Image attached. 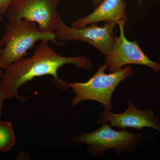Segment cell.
<instances>
[{"instance_id":"obj_1","label":"cell","mask_w":160,"mask_h":160,"mask_svg":"<svg viewBox=\"0 0 160 160\" xmlns=\"http://www.w3.org/2000/svg\"><path fill=\"white\" fill-rule=\"evenodd\" d=\"M49 42L42 40L34 49L30 58L23 57L9 66L0 80V89H2L6 99L16 98L25 102L18 92L19 88L35 78L50 75L56 86L62 91L69 89L68 83L59 78L58 70L64 65L72 64L77 68L91 69L93 64L90 59L83 56H63L49 46Z\"/></svg>"},{"instance_id":"obj_2","label":"cell","mask_w":160,"mask_h":160,"mask_svg":"<svg viewBox=\"0 0 160 160\" xmlns=\"http://www.w3.org/2000/svg\"><path fill=\"white\" fill-rule=\"evenodd\" d=\"M48 41L61 46L54 33L44 32L38 24L30 20L22 19L7 20L4 32L0 39L2 46L0 53V68L5 70L18 60L24 57L27 52L39 41Z\"/></svg>"},{"instance_id":"obj_3","label":"cell","mask_w":160,"mask_h":160,"mask_svg":"<svg viewBox=\"0 0 160 160\" xmlns=\"http://www.w3.org/2000/svg\"><path fill=\"white\" fill-rule=\"evenodd\" d=\"M105 64L99 66L97 71L85 82L68 83L69 88L75 93L70 102L71 106H77L85 101H93L100 103L106 110L113 109L112 97L121 82L133 75L130 66H125L116 72L106 74Z\"/></svg>"},{"instance_id":"obj_4","label":"cell","mask_w":160,"mask_h":160,"mask_svg":"<svg viewBox=\"0 0 160 160\" xmlns=\"http://www.w3.org/2000/svg\"><path fill=\"white\" fill-rule=\"evenodd\" d=\"M142 137L141 132L132 133L125 129L115 130L106 123L94 131L73 137L70 143L87 145V151L95 157L104 156L110 149L113 150L117 156H120L123 151L130 153L134 152L137 146L142 144Z\"/></svg>"},{"instance_id":"obj_5","label":"cell","mask_w":160,"mask_h":160,"mask_svg":"<svg viewBox=\"0 0 160 160\" xmlns=\"http://www.w3.org/2000/svg\"><path fill=\"white\" fill-rule=\"evenodd\" d=\"M117 25V22H106L101 27L93 23L89 26L73 28L67 26L58 13L55 34L58 41L78 40L85 42L94 46L102 54L106 56L111 50L116 38L113 29Z\"/></svg>"},{"instance_id":"obj_6","label":"cell","mask_w":160,"mask_h":160,"mask_svg":"<svg viewBox=\"0 0 160 160\" xmlns=\"http://www.w3.org/2000/svg\"><path fill=\"white\" fill-rule=\"evenodd\" d=\"M60 0H14L6 15L7 20L26 19L37 23L42 31L54 33Z\"/></svg>"},{"instance_id":"obj_7","label":"cell","mask_w":160,"mask_h":160,"mask_svg":"<svg viewBox=\"0 0 160 160\" xmlns=\"http://www.w3.org/2000/svg\"><path fill=\"white\" fill-rule=\"evenodd\" d=\"M126 20L118 22L120 34L115 40L114 44L105 58L106 69L109 73L121 70L129 64L142 65L151 68L156 72L160 71V64L150 60L138 45L136 41L130 42L126 39L124 27Z\"/></svg>"},{"instance_id":"obj_8","label":"cell","mask_w":160,"mask_h":160,"mask_svg":"<svg viewBox=\"0 0 160 160\" xmlns=\"http://www.w3.org/2000/svg\"><path fill=\"white\" fill-rule=\"evenodd\" d=\"M128 107L121 113H115L111 110L104 109L98 114L96 124H109L112 127L125 129L134 128L141 130L144 128H152L160 132L158 119L154 115L151 109L140 110L134 106L131 98L127 101Z\"/></svg>"},{"instance_id":"obj_9","label":"cell","mask_w":160,"mask_h":160,"mask_svg":"<svg viewBox=\"0 0 160 160\" xmlns=\"http://www.w3.org/2000/svg\"><path fill=\"white\" fill-rule=\"evenodd\" d=\"M125 0H104L90 14L72 22L71 27L79 28L99 22H109L127 20Z\"/></svg>"},{"instance_id":"obj_10","label":"cell","mask_w":160,"mask_h":160,"mask_svg":"<svg viewBox=\"0 0 160 160\" xmlns=\"http://www.w3.org/2000/svg\"><path fill=\"white\" fill-rule=\"evenodd\" d=\"M15 136L11 123L0 121V151H9L15 145Z\"/></svg>"},{"instance_id":"obj_11","label":"cell","mask_w":160,"mask_h":160,"mask_svg":"<svg viewBox=\"0 0 160 160\" xmlns=\"http://www.w3.org/2000/svg\"><path fill=\"white\" fill-rule=\"evenodd\" d=\"M14 0H0V12L3 16H6L9 7Z\"/></svg>"},{"instance_id":"obj_12","label":"cell","mask_w":160,"mask_h":160,"mask_svg":"<svg viewBox=\"0 0 160 160\" xmlns=\"http://www.w3.org/2000/svg\"><path fill=\"white\" fill-rule=\"evenodd\" d=\"M6 99L5 93L2 89H0V119L3 114V106L4 100Z\"/></svg>"},{"instance_id":"obj_13","label":"cell","mask_w":160,"mask_h":160,"mask_svg":"<svg viewBox=\"0 0 160 160\" xmlns=\"http://www.w3.org/2000/svg\"><path fill=\"white\" fill-rule=\"evenodd\" d=\"M104 0H92V2L94 6V9L102 2Z\"/></svg>"},{"instance_id":"obj_14","label":"cell","mask_w":160,"mask_h":160,"mask_svg":"<svg viewBox=\"0 0 160 160\" xmlns=\"http://www.w3.org/2000/svg\"><path fill=\"white\" fill-rule=\"evenodd\" d=\"M2 45H1V43H0V53H1V52H2ZM2 69H1L0 68V78H1V77H2V76L3 75V73H4V71H3Z\"/></svg>"},{"instance_id":"obj_15","label":"cell","mask_w":160,"mask_h":160,"mask_svg":"<svg viewBox=\"0 0 160 160\" xmlns=\"http://www.w3.org/2000/svg\"><path fill=\"white\" fill-rule=\"evenodd\" d=\"M143 0H138V6H140V5L142 4V2Z\"/></svg>"},{"instance_id":"obj_16","label":"cell","mask_w":160,"mask_h":160,"mask_svg":"<svg viewBox=\"0 0 160 160\" xmlns=\"http://www.w3.org/2000/svg\"><path fill=\"white\" fill-rule=\"evenodd\" d=\"M3 16V15L2 14V13H1V12H0V22H1V21H2V20Z\"/></svg>"}]
</instances>
